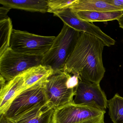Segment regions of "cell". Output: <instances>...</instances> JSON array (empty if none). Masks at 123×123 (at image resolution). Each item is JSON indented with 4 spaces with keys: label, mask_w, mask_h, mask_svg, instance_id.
<instances>
[{
    "label": "cell",
    "mask_w": 123,
    "mask_h": 123,
    "mask_svg": "<svg viewBox=\"0 0 123 123\" xmlns=\"http://www.w3.org/2000/svg\"><path fill=\"white\" fill-rule=\"evenodd\" d=\"M104 46L96 37L80 32L64 72L77 75L80 80L100 84L106 72L103 60Z\"/></svg>",
    "instance_id": "6da1fadb"
},
{
    "label": "cell",
    "mask_w": 123,
    "mask_h": 123,
    "mask_svg": "<svg viewBox=\"0 0 123 123\" xmlns=\"http://www.w3.org/2000/svg\"><path fill=\"white\" fill-rule=\"evenodd\" d=\"M80 33V32L64 24L51 48L43 56L42 65L51 68L53 74L64 72L66 62Z\"/></svg>",
    "instance_id": "7a4b0ae2"
},
{
    "label": "cell",
    "mask_w": 123,
    "mask_h": 123,
    "mask_svg": "<svg viewBox=\"0 0 123 123\" xmlns=\"http://www.w3.org/2000/svg\"><path fill=\"white\" fill-rule=\"evenodd\" d=\"M55 37L13 29L10 48L16 52L27 55L43 56L51 48Z\"/></svg>",
    "instance_id": "3957f363"
},
{
    "label": "cell",
    "mask_w": 123,
    "mask_h": 123,
    "mask_svg": "<svg viewBox=\"0 0 123 123\" xmlns=\"http://www.w3.org/2000/svg\"><path fill=\"white\" fill-rule=\"evenodd\" d=\"M105 111L73 103L55 109L52 123H101Z\"/></svg>",
    "instance_id": "277c9868"
},
{
    "label": "cell",
    "mask_w": 123,
    "mask_h": 123,
    "mask_svg": "<svg viewBox=\"0 0 123 123\" xmlns=\"http://www.w3.org/2000/svg\"><path fill=\"white\" fill-rule=\"evenodd\" d=\"M43 57L21 54L10 47L0 56V75L8 82L29 69L41 65Z\"/></svg>",
    "instance_id": "5b68a950"
},
{
    "label": "cell",
    "mask_w": 123,
    "mask_h": 123,
    "mask_svg": "<svg viewBox=\"0 0 123 123\" xmlns=\"http://www.w3.org/2000/svg\"><path fill=\"white\" fill-rule=\"evenodd\" d=\"M47 80L38 83L20 93L4 115L11 119L48 102L45 90Z\"/></svg>",
    "instance_id": "8992f818"
},
{
    "label": "cell",
    "mask_w": 123,
    "mask_h": 123,
    "mask_svg": "<svg viewBox=\"0 0 123 123\" xmlns=\"http://www.w3.org/2000/svg\"><path fill=\"white\" fill-rule=\"evenodd\" d=\"M71 74L65 72L53 74L45 84L46 96L55 109L72 103L75 89L69 88L68 80Z\"/></svg>",
    "instance_id": "52a82bcc"
},
{
    "label": "cell",
    "mask_w": 123,
    "mask_h": 123,
    "mask_svg": "<svg viewBox=\"0 0 123 123\" xmlns=\"http://www.w3.org/2000/svg\"><path fill=\"white\" fill-rule=\"evenodd\" d=\"M73 103L105 111L108 108L106 95L100 84L80 80L75 91Z\"/></svg>",
    "instance_id": "ba28073f"
},
{
    "label": "cell",
    "mask_w": 123,
    "mask_h": 123,
    "mask_svg": "<svg viewBox=\"0 0 123 123\" xmlns=\"http://www.w3.org/2000/svg\"><path fill=\"white\" fill-rule=\"evenodd\" d=\"M54 110L48 101L11 120L15 123H52Z\"/></svg>",
    "instance_id": "9c48e42d"
},
{
    "label": "cell",
    "mask_w": 123,
    "mask_h": 123,
    "mask_svg": "<svg viewBox=\"0 0 123 123\" xmlns=\"http://www.w3.org/2000/svg\"><path fill=\"white\" fill-rule=\"evenodd\" d=\"M21 74L7 82L0 90V114L4 115L13 101L18 94L25 90Z\"/></svg>",
    "instance_id": "30bf717a"
},
{
    "label": "cell",
    "mask_w": 123,
    "mask_h": 123,
    "mask_svg": "<svg viewBox=\"0 0 123 123\" xmlns=\"http://www.w3.org/2000/svg\"><path fill=\"white\" fill-rule=\"evenodd\" d=\"M48 0H0L3 6L11 9L42 13L47 12Z\"/></svg>",
    "instance_id": "8fae6325"
},
{
    "label": "cell",
    "mask_w": 123,
    "mask_h": 123,
    "mask_svg": "<svg viewBox=\"0 0 123 123\" xmlns=\"http://www.w3.org/2000/svg\"><path fill=\"white\" fill-rule=\"evenodd\" d=\"M69 8L75 12L123 11L107 3L105 0H76Z\"/></svg>",
    "instance_id": "7c38bea8"
},
{
    "label": "cell",
    "mask_w": 123,
    "mask_h": 123,
    "mask_svg": "<svg viewBox=\"0 0 123 123\" xmlns=\"http://www.w3.org/2000/svg\"><path fill=\"white\" fill-rule=\"evenodd\" d=\"M75 13L80 19L92 23L93 22H106L114 20H117L123 15V11L109 12L79 11L75 12Z\"/></svg>",
    "instance_id": "4fadbf2b"
},
{
    "label": "cell",
    "mask_w": 123,
    "mask_h": 123,
    "mask_svg": "<svg viewBox=\"0 0 123 123\" xmlns=\"http://www.w3.org/2000/svg\"><path fill=\"white\" fill-rule=\"evenodd\" d=\"M109 115L113 123H123V97L116 93L108 100Z\"/></svg>",
    "instance_id": "5bb4252c"
},
{
    "label": "cell",
    "mask_w": 123,
    "mask_h": 123,
    "mask_svg": "<svg viewBox=\"0 0 123 123\" xmlns=\"http://www.w3.org/2000/svg\"><path fill=\"white\" fill-rule=\"evenodd\" d=\"M13 29L12 21L9 17L0 21V56L10 47Z\"/></svg>",
    "instance_id": "9a60e30c"
},
{
    "label": "cell",
    "mask_w": 123,
    "mask_h": 123,
    "mask_svg": "<svg viewBox=\"0 0 123 123\" xmlns=\"http://www.w3.org/2000/svg\"><path fill=\"white\" fill-rule=\"evenodd\" d=\"M76 0H48L47 12H57L69 8Z\"/></svg>",
    "instance_id": "2e32d148"
},
{
    "label": "cell",
    "mask_w": 123,
    "mask_h": 123,
    "mask_svg": "<svg viewBox=\"0 0 123 123\" xmlns=\"http://www.w3.org/2000/svg\"><path fill=\"white\" fill-rule=\"evenodd\" d=\"M106 2L123 11V0H105Z\"/></svg>",
    "instance_id": "e0dca14e"
},
{
    "label": "cell",
    "mask_w": 123,
    "mask_h": 123,
    "mask_svg": "<svg viewBox=\"0 0 123 123\" xmlns=\"http://www.w3.org/2000/svg\"><path fill=\"white\" fill-rule=\"evenodd\" d=\"M11 8L6 6H3L0 7V21L8 18L7 13Z\"/></svg>",
    "instance_id": "ac0fdd59"
},
{
    "label": "cell",
    "mask_w": 123,
    "mask_h": 123,
    "mask_svg": "<svg viewBox=\"0 0 123 123\" xmlns=\"http://www.w3.org/2000/svg\"><path fill=\"white\" fill-rule=\"evenodd\" d=\"M0 123H15L12 120L7 118L4 115H0Z\"/></svg>",
    "instance_id": "d6986e66"
},
{
    "label": "cell",
    "mask_w": 123,
    "mask_h": 123,
    "mask_svg": "<svg viewBox=\"0 0 123 123\" xmlns=\"http://www.w3.org/2000/svg\"><path fill=\"white\" fill-rule=\"evenodd\" d=\"M6 81L5 79L1 75H0V89L1 90L5 87L6 85Z\"/></svg>",
    "instance_id": "ffe728a7"
},
{
    "label": "cell",
    "mask_w": 123,
    "mask_h": 123,
    "mask_svg": "<svg viewBox=\"0 0 123 123\" xmlns=\"http://www.w3.org/2000/svg\"><path fill=\"white\" fill-rule=\"evenodd\" d=\"M119 27L123 29V15L117 20Z\"/></svg>",
    "instance_id": "44dd1931"
},
{
    "label": "cell",
    "mask_w": 123,
    "mask_h": 123,
    "mask_svg": "<svg viewBox=\"0 0 123 123\" xmlns=\"http://www.w3.org/2000/svg\"><path fill=\"white\" fill-rule=\"evenodd\" d=\"M101 123H104V122H101Z\"/></svg>",
    "instance_id": "7402d4cb"
}]
</instances>
